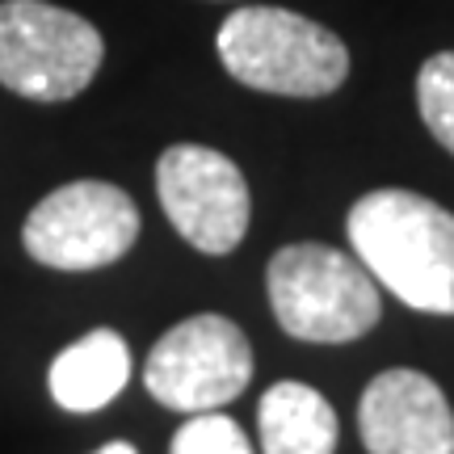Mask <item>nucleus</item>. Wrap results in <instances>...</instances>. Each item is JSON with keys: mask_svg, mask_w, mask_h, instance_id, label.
Segmentation results:
<instances>
[{"mask_svg": "<svg viewBox=\"0 0 454 454\" xmlns=\"http://www.w3.org/2000/svg\"><path fill=\"white\" fill-rule=\"evenodd\" d=\"M354 257L400 303L454 316V215L412 190H374L345 219Z\"/></svg>", "mask_w": 454, "mask_h": 454, "instance_id": "obj_1", "label": "nucleus"}, {"mask_svg": "<svg viewBox=\"0 0 454 454\" xmlns=\"http://www.w3.org/2000/svg\"><path fill=\"white\" fill-rule=\"evenodd\" d=\"M139 240V207L110 181H67L51 190L21 227V244L47 270H106Z\"/></svg>", "mask_w": 454, "mask_h": 454, "instance_id": "obj_5", "label": "nucleus"}, {"mask_svg": "<svg viewBox=\"0 0 454 454\" xmlns=\"http://www.w3.org/2000/svg\"><path fill=\"white\" fill-rule=\"evenodd\" d=\"M98 454H139V450H135L130 442H110V446H101Z\"/></svg>", "mask_w": 454, "mask_h": 454, "instance_id": "obj_13", "label": "nucleus"}, {"mask_svg": "<svg viewBox=\"0 0 454 454\" xmlns=\"http://www.w3.org/2000/svg\"><path fill=\"white\" fill-rule=\"evenodd\" d=\"M265 291L282 333L311 345H345L366 337L379 316V286L357 257L333 244H286L265 270Z\"/></svg>", "mask_w": 454, "mask_h": 454, "instance_id": "obj_3", "label": "nucleus"}, {"mask_svg": "<svg viewBox=\"0 0 454 454\" xmlns=\"http://www.w3.org/2000/svg\"><path fill=\"white\" fill-rule=\"evenodd\" d=\"M130 349L114 328H93L51 362V400L67 412H98L127 387Z\"/></svg>", "mask_w": 454, "mask_h": 454, "instance_id": "obj_9", "label": "nucleus"}, {"mask_svg": "<svg viewBox=\"0 0 454 454\" xmlns=\"http://www.w3.org/2000/svg\"><path fill=\"white\" fill-rule=\"evenodd\" d=\"M357 434L371 454H454V412L429 374L395 366L366 383Z\"/></svg>", "mask_w": 454, "mask_h": 454, "instance_id": "obj_8", "label": "nucleus"}, {"mask_svg": "<svg viewBox=\"0 0 454 454\" xmlns=\"http://www.w3.org/2000/svg\"><path fill=\"white\" fill-rule=\"evenodd\" d=\"M168 454H253L244 429L223 412H194L173 434Z\"/></svg>", "mask_w": 454, "mask_h": 454, "instance_id": "obj_12", "label": "nucleus"}, {"mask_svg": "<svg viewBox=\"0 0 454 454\" xmlns=\"http://www.w3.org/2000/svg\"><path fill=\"white\" fill-rule=\"evenodd\" d=\"M253 379L248 337L227 316L202 311L168 328L144 362V387L173 412H215Z\"/></svg>", "mask_w": 454, "mask_h": 454, "instance_id": "obj_6", "label": "nucleus"}, {"mask_svg": "<svg viewBox=\"0 0 454 454\" xmlns=\"http://www.w3.org/2000/svg\"><path fill=\"white\" fill-rule=\"evenodd\" d=\"M156 194L185 244L207 257H223L248 231L253 198L248 181L223 152L207 144H173L156 160Z\"/></svg>", "mask_w": 454, "mask_h": 454, "instance_id": "obj_7", "label": "nucleus"}, {"mask_svg": "<svg viewBox=\"0 0 454 454\" xmlns=\"http://www.w3.org/2000/svg\"><path fill=\"white\" fill-rule=\"evenodd\" d=\"M417 110L429 135L454 156V51L429 55L417 72Z\"/></svg>", "mask_w": 454, "mask_h": 454, "instance_id": "obj_11", "label": "nucleus"}, {"mask_svg": "<svg viewBox=\"0 0 454 454\" xmlns=\"http://www.w3.org/2000/svg\"><path fill=\"white\" fill-rule=\"evenodd\" d=\"M215 51L231 81L274 98H328L349 76V47L291 9L244 4L223 17Z\"/></svg>", "mask_w": 454, "mask_h": 454, "instance_id": "obj_2", "label": "nucleus"}, {"mask_svg": "<svg viewBox=\"0 0 454 454\" xmlns=\"http://www.w3.org/2000/svg\"><path fill=\"white\" fill-rule=\"evenodd\" d=\"M106 43L89 17L51 0H0V84L26 101H72L101 72Z\"/></svg>", "mask_w": 454, "mask_h": 454, "instance_id": "obj_4", "label": "nucleus"}, {"mask_svg": "<svg viewBox=\"0 0 454 454\" xmlns=\"http://www.w3.org/2000/svg\"><path fill=\"white\" fill-rule=\"evenodd\" d=\"M265 454H337V412L308 383H274L257 408Z\"/></svg>", "mask_w": 454, "mask_h": 454, "instance_id": "obj_10", "label": "nucleus"}]
</instances>
